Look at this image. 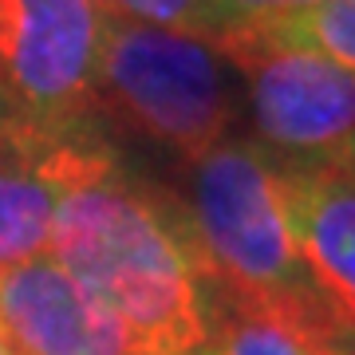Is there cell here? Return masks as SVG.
Segmentation results:
<instances>
[{
	"mask_svg": "<svg viewBox=\"0 0 355 355\" xmlns=\"http://www.w3.org/2000/svg\"><path fill=\"white\" fill-rule=\"evenodd\" d=\"M99 0H0V123L48 139L95 135Z\"/></svg>",
	"mask_w": 355,
	"mask_h": 355,
	"instance_id": "277c9868",
	"label": "cell"
},
{
	"mask_svg": "<svg viewBox=\"0 0 355 355\" xmlns=\"http://www.w3.org/2000/svg\"><path fill=\"white\" fill-rule=\"evenodd\" d=\"M0 343L12 355H146L87 288L44 257L0 272Z\"/></svg>",
	"mask_w": 355,
	"mask_h": 355,
	"instance_id": "8992f818",
	"label": "cell"
},
{
	"mask_svg": "<svg viewBox=\"0 0 355 355\" xmlns=\"http://www.w3.org/2000/svg\"><path fill=\"white\" fill-rule=\"evenodd\" d=\"M174 198L209 296L272 312L316 343L343 331L304 272L288 225L284 174L265 146L225 139L202 158L182 162V190Z\"/></svg>",
	"mask_w": 355,
	"mask_h": 355,
	"instance_id": "7a4b0ae2",
	"label": "cell"
},
{
	"mask_svg": "<svg viewBox=\"0 0 355 355\" xmlns=\"http://www.w3.org/2000/svg\"><path fill=\"white\" fill-rule=\"evenodd\" d=\"M95 135L48 139L0 123V272L48 253L51 217L71 154L83 139Z\"/></svg>",
	"mask_w": 355,
	"mask_h": 355,
	"instance_id": "ba28073f",
	"label": "cell"
},
{
	"mask_svg": "<svg viewBox=\"0 0 355 355\" xmlns=\"http://www.w3.org/2000/svg\"><path fill=\"white\" fill-rule=\"evenodd\" d=\"M288 225L336 328L355 331V178L340 166H284Z\"/></svg>",
	"mask_w": 355,
	"mask_h": 355,
	"instance_id": "52a82bcc",
	"label": "cell"
},
{
	"mask_svg": "<svg viewBox=\"0 0 355 355\" xmlns=\"http://www.w3.org/2000/svg\"><path fill=\"white\" fill-rule=\"evenodd\" d=\"M48 253L146 355H193L209 336V288L174 190L123 170L103 135L71 154Z\"/></svg>",
	"mask_w": 355,
	"mask_h": 355,
	"instance_id": "6da1fadb",
	"label": "cell"
},
{
	"mask_svg": "<svg viewBox=\"0 0 355 355\" xmlns=\"http://www.w3.org/2000/svg\"><path fill=\"white\" fill-rule=\"evenodd\" d=\"M336 166H340V170H347V174L355 178V142H352V146H347V154H343V158H340V162H336Z\"/></svg>",
	"mask_w": 355,
	"mask_h": 355,
	"instance_id": "4fadbf2b",
	"label": "cell"
},
{
	"mask_svg": "<svg viewBox=\"0 0 355 355\" xmlns=\"http://www.w3.org/2000/svg\"><path fill=\"white\" fill-rule=\"evenodd\" d=\"M0 355H12V352H8V347H4V343H0Z\"/></svg>",
	"mask_w": 355,
	"mask_h": 355,
	"instance_id": "5bb4252c",
	"label": "cell"
},
{
	"mask_svg": "<svg viewBox=\"0 0 355 355\" xmlns=\"http://www.w3.org/2000/svg\"><path fill=\"white\" fill-rule=\"evenodd\" d=\"M324 355H355V331H336L328 343H324Z\"/></svg>",
	"mask_w": 355,
	"mask_h": 355,
	"instance_id": "7c38bea8",
	"label": "cell"
},
{
	"mask_svg": "<svg viewBox=\"0 0 355 355\" xmlns=\"http://www.w3.org/2000/svg\"><path fill=\"white\" fill-rule=\"evenodd\" d=\"M328 0H209L214 12V36L229 28H249V24H268V20H284V16L320 8Z\"/></svg>",
	"mask_w": 355,
	"mask_h": 355,
	"instance_id": "8fae6325",
	"label": "cell"
},
{
	"mask_svg": "<svg viewBox=\"0 0 355 355\" xmlns=\"http://www.w3.org/2000/svg\"><path fill=\"white\" fill-rule=\"evenodd\" d=\"M245 83L257 146L284 166H336L355 142V71L253 32L209 40Z\"/></svg>",
	"mask_w": 355,
	"mask_h": 355,
	"instance_id": "5b68a950",
	"label": "cell"
},
{
	"mask_svg": "<svg viewBox=\"0 0 355 355\" xmlns=\"http://www.w3.org/2000/svg\"><path fill=\"white\" fill-rule=\"evenodd\" d=\"M107 16L130 20V24H150V28H174L190 36L214 40V12L209 0H99Z\"/></svg>",
	"mask_w": 355,
	"mask_h": 355,
	"instance_id": "30bf717a",
	"label": "cell"
},
{
	"mask_svg": "<svg viewBox=\"0 0 355 355\" xmlns=\"http://www.w3.org/2000/svg\"><path fill=\"white\" fill-rule=\"evenodd\" d=\"M237 71L202 36L107 16L95 67V119L114 123L178 162L233 139Z\"/></svg>",
	"mask_w": 355,
	"mask_h": 355,
	"instance_id": "3957f363",
	"label": "cell"
},
{
	"mask_svg": "<svg viewBox=\"0 0 355 355\" xmlns=\"http://www.w3.org/2000/svg\"><path fill=\"white\" fill-rule=\"evenodd\" d=\"M193 355H324V343L272 312L209 296V336Z\"/></svg>",
	"mask_w": 355,
	"mask_h": 355,
	"instance_id": "9c48e42d",
	"label": "cell"
}]
</instances>
